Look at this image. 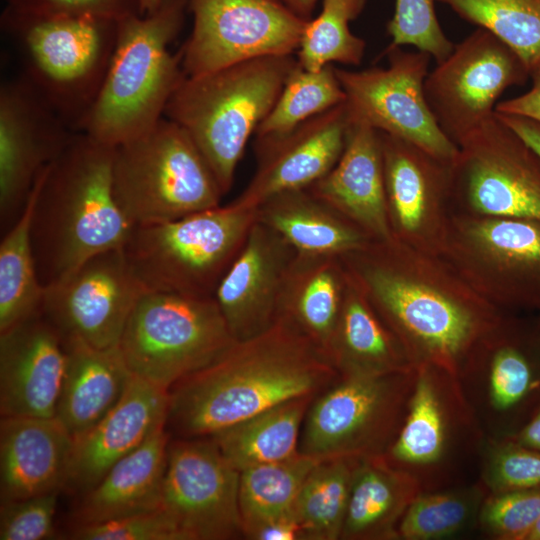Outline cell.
<instances>
[{"label": "cell", "instance_id": "cell-1", "mask_svg": "<svg viewBox=\"0 0 540 540\" xmlns=\"http://www.w3.org/2000/svg\"><path fill=\"white\" fill-rule=\"evenodd\" d=\"M338 377L327 355L278 317L174 384L165 429L178 438L210 437L285 401L317 395Z\"/></svg>", "mask_w": 540, "mask_h": 540}, {"label": "cell", "instance_id": "cell-2", "mask_svg": "<svg viewBox=\"0 0 540 540\" xmlns=\"http://www.w3.org/2000/svg\"><path fill=\"white\" fill-rule=\"evenodd\" d=\"M114 149L76 132L38 176L31 240L44 288L89 258L125 244L133 226L113 193Z\"/></svg>", "mask_w": 540, "mask_h": 540}, {"label": "cell", "instance_id": "cell-3", "mask_svg": "<svg viewBox=\"0 0 540 540\" xmlns=\"http://www.w3.org/2000/svg\"><path fill=\"white\" fill-rule=\"evenodd\" d=\"M187 0H162L152 13L118 20V34L104 83L81 132L116 147L162 117L186 76L181 51L170 44L184 23Z\"/></svg>", "mask_w": 540, "mask_h": 540}, {"label": "cell", "instance_id": "cell-4", "mask_svg": "<svg viewBox=\"0 0 540 540\" xmlns=\"http://www.w3.org/2000/svg\"><path fill=\"white\" fill-rule=\"evenodd\" d=\"M297 65L292 55L264 56L203 75L185 76L164 117L180 125L203 155L225 195L251 135Z\"/></svg>", "mask_w": 540, "mask_h": 540}, {"label": "cell", "instance_id": "cell-5", "mask_svg": "<svg viewBox=\"0 0 540 540\" xmlns=\"http://www.w3.org/2000/svg\"><path fill=\"white\" fill-rule=\"evenodd\" d=\"M118 20L37 15L6 8L2 28L20 60V76L74 132H81L110 66Z\"/></svg>", "mask_w": 540, "mask_h": 540}, {"label": "cell", "instance_id": "cell-6", "mask_svg": "<svg viewBox=\"0 0 540 540\" xmlns=\"http://www.w3.org/2000/svg\"><path fill=\"white\" fill-rule=\"evenodd\" d=\"M340 259L415 367L432 364L459 378L494 328L488 315L413 280L370 245Z\"/></svg>", "mask_w": 540, "mask_h": 540}, {"label": "cell", "instance_id": "cell-7", "mask_svg": "<svg viewBox=\"0 0 540 540\" xmlns=\"http://www.w3.org/2000/svg\"><path fill=\"white\" fill-rule=\"evenodd\" d=\"M257 220L234 201L181 218L133 226L124 254L146 290L214 296Z\"/></svg>", "mask_w": 540, "mask_h": 540}, {"label": "cell", "instance_id": "cell-8", "mask_svg": "<svg viewBox=\"0 0 540 540\" xmlns=\"http://www.w3.org/2000/svg\"><path fill=\"white\" fill-rule=\"evenodd\" d=\"M112 181L115 200L132 226L217 207L223 197L192 138L166 117L115 147Z\"/></svg>", "mask_w": 540, "mask_h": 540}, {"label": "cell", "instance_id": "cell-9", "mask_svg": "<svg viewBox=\"0 0 540 540\" xmlns=\"http://www.w3.org/2000/svg\"><path fill=\"white\" fill-rule=\"evenodd\" d=\"M235 341L214 296L146 290L118 346L132 374L169 390Z\"/></svg>", "mask_w": 540, "mask_h": 540}, {"label": "cell", "instance_id": "cell-10", "mask_svg": "<svg viewBox=\"0 0 540 540\" xmlns=\"http://www.w3.org/2000/svg\"><path fill=\"white\" fill-rule=\"evenodd\" d=\"M486 434L461 382L432 364L415 367L402 426L385 459L411 475L422 491L450 487L475 456Z\"/></svg>", "mask_w": 540, "mask_h": 540}, {"label": "cell", "instance_id": "cell-11", "mask_svg": "<svg viewBox=\"0 0 540 540\" xmlns=\"http://www.w3.org/2000/svg\"><path fill=\"white\" fill-rule=\"evenodd\" d=\"M414 376L415 368L339 376L312 400L302 424L300 452L318 461L383 455L402 426Z\"/></svg>", "mask_w": 540, "mask_h": 540}, {"label": "cell", "instance_id": "cell-12", "mask_svg": "<svg viewBox=\"0 0 540 540\" xmlns=\"http://www.w3.org/2000/svg\"><path fill=\"white\" fill-rule=\"evenodd\" d=\"M528 79L530 71L522 58L478 27L428 72L424 93L439 128L458 147L495 114L498 99L508 88Z\"/></svg>", "mask_w": 540, "mask_h": 540}, {"label": "cell", "instance_id": "cell-13", "mask_svg": "<svg viewBox=\"0 0 540 540\" xmlns=\"http://www.w3.org/2000/svg\"><path fill=\"white\" fill-rule=\"evenodd\" d=\"M385 54L386 67L336 68L349 120L410 142L437 158L454 160L458 147L439 128L424 93L431 56L392 45Z\"/></svg>", "mask_w": 540, "mask_h": 540}, {"label": "cell", "instance_id": "cell-14", "mask_svg": "<svg viewBox=\"0 0 540 540\" xmlns=\"http://www.w3.org/2000/svg\"><path fill=\"white\" fill-rule=\"evenodd\" d=\"M190 36L180 48L186 76L253 58L292 55L307 23L281 0H187Z\"/></svg>", "mask_w": 540, "mask_h": 540}, {"label": "cell", "instance_id": "cell-15", "mask_svg": "<svg viewBox=\"0 0 540 540\" xmlns=\"http://www.w3.org/2000/svg\"><path fill=\"white\" fill-rule=\"evenodd\" d=\"M146 291L122 248L101 252L44 288L41 314L64 342L119 345L128 318Z\"/></svg>", "mask_w": 540, "mask_h": 540}, {"label": "cell", "instance_id": "cell-16", "mask_svg": "<svg viewBox=\"0 0 540 540\" xmlns=\"http://www.w3.org/2000/svg\"><path fill=\"white\" fill-rule=\"evenodd\" d=\"M239 478L212 438L170 439L161 509L185 540L238 538L243 536Z\"/></svg>", "mask_w": 540, "mask_h": 540}, {"label": "cell", "instance_id": "cell-17", "mask_svg": "<svg viewBox=\"0 0 540 540\" xmlns=\"http://www.w3.org/2000/svg\"><path fill=\"white\" fill-rule=\"evenodd\" d=\"M452 176L476 211L540 222V158L496 112L458 146Z\"/></svg>", "mask_w": 540, "mask_h": 540}, {"label": "cell", "instance_id": "cell-18", "mask_svg": "<svg viewBox=\"0 0 540 540\" xmlns=\"http://www.w3.org/2000/svg\"><path fill=\"white\" fill-rule=\"evenodd\" d=\"M76 132L21 77L0 87V217L7 230L22 213L40 173Z\"/></svg>", "mask_w": 540, "mask_h": 540}, {"label": "cell", "instance_id": "cell-19", "mask_svg": "<svg viewBox=\"0 0 540 540\" xmlns=\"http://www.w3.org/2000/svg\"><path fill=\"white\" fill-rule=\"evenodd\" d=\"M349 124L344 101L284 135L256 140L257 169L233 201L257 208L276 194L309 187L337 163Z\"/></svg>", "mask_w": 540, "mask_h": 540}, {"label": "cell", "instance_id": "cell-20", "mask_svg": "<svg viewBox=\"0 0 540 540\" xmlns=\"http://www.w3.org/2000/svg\"><path fill=\"white\" fill-rule=\"evenodd\" d=\"M66 367L64 340L40 311L0 332L1 416L55 417Z\"/></svg>", "mask_w": 540, "mask_h": 540}, {"label": "cell", "instance_id": "cell-21", "mask_svg": "<svg viewBox=\"0 0 540 540\" xmlns=\"http://www.w3.org/2000/svg\"><path fill=\"white\" fill-rule=\"evenodd\" d=\"M484 339L459 380L486 436L508 437L540 401V362L516 340L496 339L487 348Z\"/></svg>", "mask_w": 540, "mask_h": 540}, {"label": "cell", "instance_id": "cell-22", "mask_svg": "<svg viewBox=\"0 0 540 540\" xmlns=\"http://www.w3.org/2000/svg\"><path fill=\"white\" fill-rule=\"evenodd\" d=\"M296 254L276 231L255 221L214 294L236 341L256 336L276 321L281 291Z\"/></svg>", "mask_w": 540, "mask_h": 540}, {"label": "cell", "instance_id": "cell-23", "mask_svg": "<svg viewBox=\"0 0 540 540\" xmlns=\"http://www.w3.org/2000/svg\"><path fill=\"white\" fill-rule=\"evenodd\" d=\"M169 390L132 375L119 403L74 442L65 489L85 494L119 460L165 427Z\"/></svg>", "mask_w": 540, "mask_h": 540}, {"label": "cell", "instance_id": "cell-24", "mask_svg": "<svg viewBox=\"0 0 540 540\" xmlns=\"http://www.w3.org/2000/svg\"><path fill=\"white\" fill-rule=\"evenodd\" d=\"M74 439L55 417L1 416L0 500L66 487Z\"/></svg>", "mask_w": 540, "mask_h": 540}, {"label": "cell", "instance_id": "cell-25", "mask_svg": "<svg viewBox=\"0 0 540 540\" xmlns=\"http://www.w3.org/2000/svg\"><path fill=\"white\" fill-rule=\"evenodd\" d=\"M306 189L371 238L390 242L391 229L379 131L350 121L344 149L337 163L325 176Z\"/></svg>", "mask_w": 540, "mask_h": 540}, {"label": "cell", "instance_id": "cell-26", "mask_svg": "<svg viewBox=\"0 0 540 540\" xmlns=\"http://www.w3.org/2000/svg\"><path fill=\"white\" fill-rule=\"evenodd\" d=\"M170 435L159 428L82 495L76 526L161 509Z\"/></svg>", "mask_w": 540, "mask_h": 540}, {"label": "cell", "instance_id": "cell-27", "mask_svg": "<svg viewBox=\"0 0 540 540\" xmlns=\"http://www.w3.org/2000/svg\"><path fill=\"white\" fill-rule=\"evenodd\" d=\"M64 343L67 367L55 418L75 442L119 403L133 374L119 346Z\"/></svg>", "mask_w": 540, "mask_h": 540}, {"label": "cell", "instance_id": "cell-28", "mask_svg": "<svg viewBox=\"0 0 540 540\" xmlns=\"http://www.w3.org/2000/svg\"><path fill=\"white\" fill-rule=\"evenodd\" d=\"M328 358L340 377L380 375L415 368L400 340L348 272Z\"/></svg>", "mask_w": 540, "mask_h": 540}, {"label": "cell", "instance_id": "cell-29", "mask_svg": "<svg viewBox=\"0 0 540 540\" xmlns=\"http://www.w3.org/2000/svg\"><path fill=\"white\" fill-rule=\"evenodd\" d=\"M257 220L302 255L341 257L366 248L371 239L306 188L270 197L257 207Z\"/></svg>", "mask_w": 540, "mask_h": 540}, {"label": "cell", "instance_id": "cell-30", "mask_svg": "<svg viewBox=\"0 0 540 540\" xmlns=\"http://www.w3.org/2000/svg\"><path fill=\"white\" fill-rule=\"evenodd\" d=\"M346 282L340 257L296 254L281 291L277 318L293 325L328 357Z\"/></svg>", "mask_w": 540, "mask_h": 540}, {"label": "cell", "instance_id": "cell-31", "mask_svg": "<svg viewBox=\"0 0 540 540\" xmlns=\"http://www.w3.org/2000/svg\"><path fill=\"white\" fill-rule=\"evenodd\" d=\"M419 483L383 455L358 458L352 477L342 540H395Z\"/></svg>", "mask_w": 540, "mask_h": 540}, {"label": "cell", "instance_id": "cell-32", "mask_svg": "<svg viewBox=\"0 0 540 540\" xmlns=\"http://www.w3.org/2000/svg\"><path fill=\"white\" fill-rule=\"evenodd\" d=\"M380 133L388 213L404 231L417 230L430 201L452 183V161Z\"/></svg>", "mask_w": 540, "mask_h": 540}, {"label": "cell", "instance_id": "cell-33", "mask_svg": "<svg viewBox=\"0 0 540 540\" xmlns=\"http://www.w3.org/2000/svg\"><path fill=\"white\" fill-rule=\"evenodd\" d=\"M316 395L293 398L210 436L239 472L300 452L302 424Z\"/></svg>", "mask_w": 540, "mask_h": 540}, {"label": "cell", "instance_id": "cell-34", "mask_svg": "<svg viewBox=\"0 0 540 540\" xmlns=\"http://www.w3.org/2000/svg\"><path fill=\"white\" fill-rule=\"evenodd\" d=\"M37 180L17 220L0 243V332L40 311L44 287L38 278L31 240Z\"/></svg>", "mask_w": 540, "mask_h": 540}, {"label": "cell", "instance_id": "cell-35", "mask_svg": "<svg viewBox=\"0 0 540 540\" xmlns=\"http://www.w3.org/2000/svg\"><path fill=\"white\" fill-rule=\"evenodd\" d=\"M318 460L295 456L240 472L239 509L243 536L252 539L265 524L293 513L298 494Z\"/></svg>", "mask_w": 540, "mask_h": 540}, {"label": "cell", "instance_id": "cell-36", "mask_svg": "<svg viewBox=\"0 0 540 540\" xmlns=\"http://www.w3.org/2000/svg\"><path fill=\"white\" fill-rule=\"evenodd\" d=\"M357 459L320 460L307 476L293 508L304 540L341 538Z\"/></svg>", "mask_w": 540, "mask_h": 540}, {"label": "cell", "instance_id": "cell-37", "mask_svg": "<svg viewBox=\"0 0 540 540\" xmlns=\"http://www.w3.org/2000/svg\"><path fill=\"white\" fill-rule=\"evenodd\" d=\"M471 235L513 276L520 299L540 306V222L496 217L476 223Z\"/></svg>", "mask_w": 540, "mask_h": 540}, {"label": "cell", "instance_id": "cell-38", "mask_svg": "<svg viewBox=\"0 0 540 540\" xmlns=\"http://www.w3.org/2000/svg\"><path fill=\"white\" fill-rule=\"evenodd\" d=\"M486 494L480 482L422 491L399 523V539L438 540L477 526Z\"/></svg>", "mask_w": 540, "mask_h": 540}, {"label": "cell", "instance_id": "cell-39", "mask_svg": "<svg viewBox=\"0 0 540 540\" xmlns=\"http://www.w3.org/2000/svg\"><path fill=\"white\" fill-rule=\"evenodd\" d=\"M344 101L345 93L332 64L312 71L297 62L272 109L258 126L256 140L284 135Z\"/></svg>", "mask_w": 540, "mask_h": 540}, {"label": "cell", "instance_id": "cell-40", "mask_svg": "<svg viewBox=\"0 0 540 540\" xmlns=\"http://www.w3.org/2000/svg\"><path fill=\"white\" fill-rule=\"evenodd\" d=\"M367 1L322 0L320 13L305 25L297 49L298 64L312 71L332 63L359 65L366 42L351 32L349 24L361 14Z\"/></svg>", "mask_w": 540, "mask_h": 540}, {"label": "cell", "instance_id": "cell-41", "mask_svg": "<svg viewBox=\"0 0 540 540\" xmlns=\"http://www.w3.org/2000/svg\"><path fill=\"white\" fill-rule=\"evenodd\" d=\"M511 47L529 71L540 59V0H437Z\"/></svg>", "mask_w": 540, "mask_h": 540}, {"label": "cell", "instance_id": "cell-42", "mask_svg": "<svg viewBox=\"0 0 540 540\" xmlns=\"http://www.w3.org/2000/svg\"><path fill=\"white\" fill-rule=\"evenodd\" d=\"M479 459V482L487 494L540 489L539 449L510 437L486 436Z\"/></svg>", "mask_w": 540, "mask_h": 540}, {"label": "cell", "instance_id": "cell-43", "mask_svg": "<svg viewBox=\"0 0 540 540\" xmlns=\"http://www.w3.org/2000/svg\"><path fill=\"white\" fill-rule=\"evenodd\" d=\"M437 0H395L394 13L387 24L389 45L413 46L428 53L436 63L453 50L454 43L441 28L435 12Z\"/></svg>", "mask_w": 540, "mask_h": 540}, {"label": "cell", "instance_id": "cell-44", "mask_svg": "<svg viewBox=\"0 0 540 540\" xmlns=\"http://www.w3.org/2000/svg\"><path fill=\"white\" fill-rule=\"evenodd\" d=\"M540 518V489L486 494L477 526L495 540H527Z\"/></svg>", "mask_w": 540, "mask_h": 540}, {"label": "cell", "instance_id": "cell-45", "mask_svg": "<svg viewBox=\"0 0 540 540\" xmlns=\"http://www.w3.org/2000/svg\"><path fill=\"white\" fill-rule=\"evenodd\" d=\"M69 536L76 540H185L177 524L163 509L78 525Z\"/></svg>", "mask_w": 540, "mask_h": 540}, {"label": "cell", "instance_id": "cell-46", "mask_svg": "<svg viewBox=\"0 0 540 540\" xmlns=\"http://www.w3.org/2000/svg\"><path fill=\"white\" fill-rule=\"evenodd\" d=\"M59 491L1 502V540H45L55 536Z\"/></svg>", "mask_w": 540, "mask_h": 540}, {"label": "cell", "instance_id": "cell-47", "mask_svg": "<svg viewBox=\"0 0 540 540\" xmlns=\"http://www.w3.org/2000/svg\"><path fill=\"white\" fill-rule=\"evenodd\" d=\"M7 2V8L11 10L37 15H92L120 19L132 13H139L138 0H7Z\"/></svg>", "mask_w": 540, "mask_h": 540}, {"label": "cell", "instance_id": "cell-48", "mask_svg": "<svg viewBox=\"0 0 540 540\" xmlns=\"http://www.w3.org/2000/svg\"><path fill=\"white\" fill-rule=\"evenodd\" d=\"M530 88L523 94L499 101L495 112L519 115L540 122V59L530 68Z\"/></svg>", "mask_w": 540, "mask_h": 540}, {"label": "cell", "instance_id": "cell-49", "mask_svg": "<svg viewBox=\"0 0 540 540\" xmlns=\"http://www.w3.org/2000/svg\"><path fill=\"white\" fill-rule=\"evenodd\" d=\"M253 540H304L302 528L294 513L273 520L252 537Z\"/></svg>", "mask_w": 540, "mask_h": 540}, {"label": "cell", "instance_id": "cell-50", "mask_svg": "<svg viewBox=\"0 0 540 540\" xmlns=\"http://www.w3.org/2000/svg\"><path fill=\"white\" fill-rule=\"evenodd\" d=\"M496 114L509 126L540 158V122L511 114Z\"/></svg>", "mask_w": 540, "mask_h": 540}, {"label": "cell", "instance_id": "cell-51", "mask_svg": "<svg viewBox=\"0 0 540 540\" xmlns=\"http://www.w3.org/2000/svg\"><path fill=\"white\" fill-rule=\"evenodd\" d=\"M508 437L522 445L540 450V401L527 421Z\"/></svg>", "mask_w": 540, "mask_h": 540}, {"label": "cell", "instance_id": "cell-52", "mask_svg": "<svg viewBox=\"0 0 540 540\" xmlns=\"http://www.w3.org/2000/svg\"><path fill=\"white\" fill-rule=\"evenodd\" d=\"M293 13L310 20L318 0H281Z\"/></svg>", "mask_w": 540, "mask_h": 540}, {"label": "cell", "instance_id": "cell-53", "mask_svg": "<svg viewBox=\"0 0 540 540\" xmlns=\"http://www.w3.org/2000/svg\"><path fill=\"white\" fill-rule=\"evenodd\" d=\"M161 2L162 0H138L140 15L152 13L158 8Z\"/></svg>", "mask_w": 540, "mask_h": 540}, {"label": "cell", "instance_id": "cell-54", "mask_svg": "<svg viewBox=\"0 0 540 540\" xmlns=\"http://www.w3.org/2000/svg\"><path fill=\"white\" fill-rule=\"evenodd\" d=\"M527 540H540V518L530 532Z\"/></svg>", "mask_w": 540, "mask_h": 540}]
</instances>
